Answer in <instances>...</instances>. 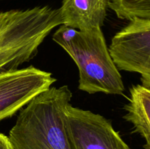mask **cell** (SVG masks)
<instances>
[{"mask_svg": "<svg viewBox=\"0 0 150 149\" xmlns=\"http://www.w3.org/2000/svg\"><path fill=\"white\" fill-rule=\"evenodd\" d=\"M124 108V118L133 125V132L144 139V148L150 149V88L139 84L132 86Z\"/></svg>", "mask_w": 150, "mask_h": 149, "instance_id": "ba28073f", "label": "cell"}, {"mask_svg": "<svg viewBox=\"0 0 150 149\" xmlns=\"http://www.w3.org/2000/svg\"><path fill=\"white\" fill-rule=\"evenodd\" d=\"M62 48L79 69V90L88 93L122 94V77L110 54L101 28L79 30Z\"/></svg>", "mask_w": 150, "mask_h": 149, "instance_id": "3957f363", "label": "cell"}, {"mask_svg": "<svg viewBox=\"0 0 150 149\" xmlns=\"http://www.w3.org/2000/svg\"><path fill=\"white\" fill-rule=\"evenodd\" d=\"M108 49L119 70L138 73L142 86L150 88V20H130Z\"/></svg>", "mask_w": 150, "mask_h": 149, "instance_id": "277c9868", "label": "cell"}, {"mask_svg": "<svg viewBox=\"0 0 150 149\" xmlns=\"http://www.w3.org/2000/svg\"><path fill=\"white\" fill-rule=\"evenodd\" d=\"M109 0H62L60 7L63 24L79 31L101 28Z\"/></svg>", "mask_w": 150, "mask_h": 149, "instance_id": "52a82bcc", "label": "cell"}, {"mask_svg": "<svg viewBox=\"0 0 150 149\" xmlns=\"http://www.w3.org/2000/svg\"><path fill=\"white\" fill-rule=\"evenodd\" d=\"M108 7L120 19L150 20V0H109Z\"/></svg>", "mask_w": 150, "mask_h": 149, "instance_id": "9c48e42d", "label": "cell"}, {"mask_svg": "<svg viewBox=\"0 0 150 149\" xmlns=\"http://www.w3.org/2000/svg\"><path fill=\"white\" fill-rule=\"evenodd\" d=\"M73 96L67 86L50 87L19 112L9 132L13 149H73L65 110Z\"/></svg>", "mask_w": 150, "mask_h": 149, "instance_id": "6da1fadb", "label": "cell"}, {"mask_svg": "<svg viewBox=\"0 0 150 149\" xmlns=\"http://www.w3.org/2000/svg\"><path fill=\"white\" fill-rule=\"evenodd\" d=\"M77 29L62 24L53 35V40L62 48L72 41L78 32Z\"/></svg>", "mask_w": 150, "mask_h": 149, "instance_id": "30bf717a", "label": "cell"}, {"mask_svg": "<svg viewBox=\"0 0 150 149\" xmlns=\"http://www.w3.org/2000/svg\"><path fill=\"white\" fill-rule=\"evenodd\" d=\"M0 149H13L8 137L0 133Z\"/></svg>", "mask_w": 150, "mask_h": 149, "instance_id": "8fae6325", "label": "cell"}, {"mask_svg": "<svg viewBox=\"0 0 150 149\" xmlns=\"http://www.w3.org/2000/svg\"><path fill=\"white\" fill-rule=\"evenodd\" d=\"M65 121L73 149H130L111 121L100 114L70 104Z\"/></svg>", "mask_w": 150, "mask_h": 149, "instance_id": "5b68a950", "label": "cell"}, {"mask_svg": "<svg viewBox=\"0 0 150 149\" xmlns=\"http://www.w3.org/2000/svg\"><path fill=\"white\" fill-rule=\"evenodd\" d=\"M57 81L33 66L0 73V121L13 116Z\"/></svg>", "mask_w": 150, "mask_h": 149, "instance_id": "8992f818", "label": "cell"}, {"mask_svg": "<svg viewBox=\"0 0 150 149\" xmlns=\"http://www.w3.org/2000/svg\"><path fill=\"white\" fill-rule=\"evenodd\" d=\"M62 24L60 9L49 6L0 11V73L32 59L45 37Z\"/></svg>", "mask_w": 150, "mask_h": 149, "instance_id": "7a4b0ae2", "label": "cell"}]
</instances>
